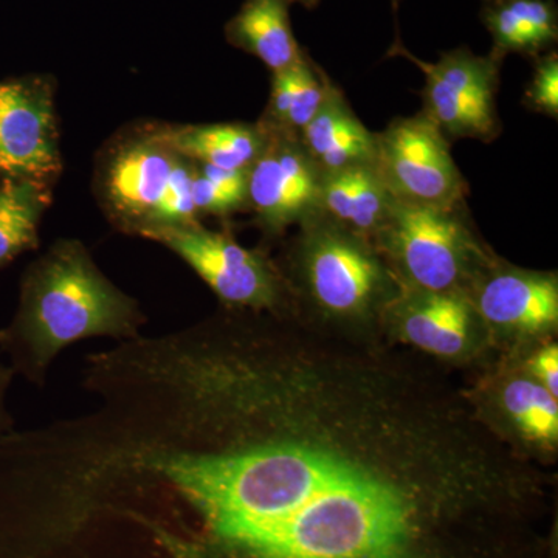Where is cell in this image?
Masks as SVG:
<instances>
[{
    "mask_svg": "<svg viewBox=\"0 0 558 558\" xmlns=\"http://www.w3.org/2000/svg\"><path fill=\"white\" fill-rule=\"evenodd\" d=\"M156 349L175 435L117 475L163 484L236 558H433L429 526L538 494L542 473L469 392L379 339L233 311Z\"/></svg>",
    "mask_w": 558,
    "mask_h": 558,
    "instance_id": "6da1fadb",
    "label": "cell"
},
{
    "mask_svg": "<svg viewBox=\"0 0 558 558\" xmlns=\"http://www.w3.org/2000/svg\"><path fill=\"white\" fill-rule=\"evenodd\" d=\"M143 315L76 240H60L32 264L22 279L20 310L3 329V347L31 377L75 341L92 337L137 339Z\"/></svg>",
    "mask_w": 558,
    "mask_h": 558,
    "instance_id": "7a4b0ae2",
    "label": "cell"
},
{
    "mask_svg": "<svg viewBox=\"0 0 558 558\" xmlns=\"http://www.w3.org/2000/svg\"><path fill=\"white\" fill-rule=\"evenodd\" d=\"M279 269L296 317L359 339L381 337L402 290L373 242L322 215L299 227Z\"/></svg>",
    "mask_w": 558,
    "mask_h": 558,
    "instance_id": "3957f363",
    "label": "cell"
},
{
    "mask_svg": "<svg viewBox=\"0 0 558 558\" xmlns=\"http://www.w3.org/2000/svg\"><path fill=\"white\" fill-rule=\"evenodd\" d=\"M165 126L128 124L95 159V197L123 233L153 240L161 231L201 222L193 201L194 161L172 148Z\"/></svg>",
    "mask_w": 558,
    "mask_h": 558,
    "instance_id": "277c9868",
    "label": "cell"
},
{
    "mask_svg": "<svg viewBox=\"0 0 558 558\" xmlns=\"http://www.w3.org/2000/svg\"><path fill=\"white\" fill-rule=\"evenodd\" d=\"M405 288L468 290L495 253L481 240L468 204L395 201L373 240Z\"/></svg>",
    "mask_w": 558,
    "mask_h": 558,
    "instance_id": "5b68a950",
    "label": "cell"
},
{
    "mask_svg": "<svg viewBox=\"0 0 558 558\" xmlns=\"http://www.w3.org/2000/svg\"><path fill=\"white\" fill-rule=\"evenodd\" d=\"M160 242L199 275L226 310L292 314V300L281 269L263 250L242 247L227 231L201 222L161 231Z\"/></svg>",
    "mask_w": 558,
    "mask_h": 558,
    "instance_id": "8992f818",
    "label": "cell"
},
{
    "mask_svg": "<svg viewBox=\"0 0 558 558\" xmlns=\"http://www.w3.org/2000/svg\"><path fill=\"white\" fill-rule=\"evenodd\" d=\"M405 57L424 72V112L450 140L473 138L490 143L501 134L497 92L501 58L495 53L478 57L468 46L444 51L438 62H425L411 54L399 39L389 50Z\"/></svg>",
    "mask_w": 558,
    "mask_h": 558,
    "instance_id": "52a82bcc",
    "label": "cell"
},
{
    "mask_svg": "<svg viewBox=\"0 0 558 558\" xmlns=\"http://www.w3.org/2000/svg\"><path fill=\"white\" fill-rule=\"evenodd\" d=\"M451 142L418 112L398 117L376 134V168L398 201L468 204L469 183L451 156Z\"/></svg>",
    "mask_w": 558,
    "mask_h": 558,
    "instance_id": "ba28073f",
    "label": "cell"
},
{
    "mask_svg": "<svg viewBox=\"0 0 558 558\" xmlns=\"http://www.w3.org/2000/svg\"><path fill=\"white\" fill-rule=\"evenodd\" d=\"M488 341L520 344L553 340L558 328V278L521 269L494 256L465 290Z\"/></svg>",
    "mask_w": 558,
    "mask_h": 558,
    "instance_id": "9c48e42d",
    "label": "cell"
},
{
    "mask_svg": "<svg viewBox=\"0 0 558 558\" xmlns=\"http://www.w3.org/2000/svg\"><path fill=\"white\" fill-rule=\"evenodd\" d=\"M54 81H0V174L53 186L62 171Z\"/></svg>",
    "mask_w": 558,
    "mask_h": 558,
    "instance_id": "30bf717a",
    "label": "cell"
},
{
    "mask_svg": "<svg viewBox=\"0 0 558 558\" xmlns=\"http://www.w3.org/2000/svg\"><path fill=\"white\" fill-rule=\"evenodd\" d=\"M323 172L307 156L300 137L269 134V142L248 170L247 209L269 238L322 215Z\"/></svg>",
    "mask_w": 558,
    "mask_h": 558,
    "instance_id": "8fae6325",
    "label": "cell"
},
{
    "mask_svg": "<svg viewBox=\"0 0 558 558\" xmlns=\"http://www.w3.org/2000/svg\"><path fill=\"white\" fill-rule=\"evenodd\" d=\"M384 333L435 359L465 360L488 341L464 290L433 292L402 286L384 319Z\"/></svg>",
    "mask_w": 558,
    "mask_h": 558,
    "instance_id": "7c38bea8",
    "label": "cell"
},
{
    "mask_svg": "<svg viewBox=\"0 0 558 558\" xmlns=\"http://www.w3.org/2000/svg\"><path fill=\"white\" fill-rule=\"evenodd\" d=\"M300 142L323 174L376 163V132L362 123L337 84L301 132Z\"/></svg>",
    "mask_w": 558,
    "mask_h": 558,
    "instance_id": "4fadbf2b",
    "label": "cell"
},
{
    "mask_svg": "<svg viewBox=\"0 0 558 558\" xmlns=\"http://www.w3.org/2000/svg\"><path fill=\"white\" fill-rule=\"evenodd\" d=\"M495 388V409L505 428L499 435L517 450L531 449L553 453L558 444L557 398L539 385L527 371L520 368L502 374ZM521 451V450H520ZM523 453V451H521Z\"/></svg>",
    "mask_w": 558,
    "mask_h": 558,
    "instance_id": "5bb4252c",
    "label": "cell"
},
{
    "mask_svg": "<svg viewBox=\"0 0 558 558\" xmlns=\"http://www.w3.org/2000/svg\"><path fill=\"white\" fill-rule=\"evenodd\" d=\"M396 197L376 165L328 172L322 179V216L373 242Z\"/></svg>",
    "mask_w": 558,
    "mask_h": 558,
    "instance_id": "9a60e30c",
    "label": "cell"
},
{
    "mask_svg": "<svg viewBox=\"0 0 558 558\" xmlns=\"http://www.w3.org/2000/svg\"><path fill=\"white\" fill-rule=\"evenodd\" d=\"M288 0H244L226 24V39L258 58L271 73L288 69L304 53L290 22Z\"/></svg>",
    "mask_w": 558,
    "mask_h": 558,
    "instance_id": "2e32d148",
    "label": "cell"
},
{
    "mask_svg": "<svg viewBox=\"0 0 558 558\" xmlns=\"http://www.w3.org/2000/svg\"><path fill=\"white\" fill-rule=\"evenodd\" d=\"M481 17L494 40L492 53L501 60L510 53L535 60L558 40L554 0H486Z\"/></svg>",
    "mask_w": 558,
    "mask_h": 558,
    "instance_id": "e0dca14e",
    "label": "cell"
},
{
    "mask_svg": "<svg viewBox=\"0 0 558 558\" xmlns=\"http://www.w3.org/2000/svg\"><path fill=\"white\" fill-rule=\"evenodd\" d=\"M332 87L328 73L304 50L299 61L271 73L269 102L256 123L267 134L300 137Z\"/></svg>",
    "mask_w": 558,
    "mask_h": 558,
    "instance_id": "ac0fdd59",
    "label": "cell"
},
{
    "mask_svg": "<svg viewBox=\"0 0 558 558\" xmlns=\"http://www.w3.org/2000/svg\"><path fill=\"white\" fill-rule=\"evenodd\" d=\"M172 148L196 163L220 170L248 171L260 156L269 134L258 123L167 124Z\"/></svg>",
    "mask_w": 558,
    "mask_h": 558,
    "instance_id": "d6986e66",
    "label": "cell"
},
{
    "mask_svg": "<svg viewBox=\"0 0 558 558\" xmlns=\"http://www.w3.org/2000/svg\"><path fill=\"white\" fill-rule=\"evenodd\" d=\"M53 186L33 180L0 182V269L27 250L38 247L39 226L50 207Z\"/></svg>",
    "mask_w": 558,
    "mask_h": 558,
    "instance_id": "ffe728a7",
    "label": "cell"
},
{
    "mask_svg": "<svg viewBox=\"0 0 558 558\" xmlns=\"http://www.w3.org/2000/svg\"><path fill=\"white\" fill-rule=\"evenodd\" d=\"M193 201L197 215L227 218L245 211L248 171L220 170L194 161Z\"/></svg>",
    "mask_w": 558,
    "mask_h": 558,
    "instance_id": "44dd1931",
    "label": "cell"
},
{
    "mask_svg": "<svg viewBox=\"0 0 558 558\" xmlns=\"http://www.w3.org/2000/svg\"><path fill=\"white\" fill-rule=\"evenodd\" d=\"M534 75L524 92L523 105L527 110L549 119L558 117V54L550 50L535 58Z\"/></svg>",
    "mask_w": 558,
    "mask_h": 558,
    "instance_id": "7402d4cb",
    "label": "cell"
},
{
    "mask_svg": "<svg viewBox=\"0 0 558 558\" xmlns=\"http://www.w3.org/2000/svg\"><path fill=\"white\" fill-rule=\"evenodd\" d=\"M529 376L534 377L554 398L558 399V348L553 340L539 343L523 366Z\"/></svg>",
    "mask_w": 558,
    "mask_h": 558,
    "instance_id": "603a6c76",
    "label": "cell"
},
{
    "mask_svg": "<svg viewBox=\"0 0 558 558\" xmlns=\"http://www.w3.org/2000/svg\"><path fill=\"white\" fill-rule=\"evenodd\" d=\"M10 380V371L0 365V410H2L3 395Z\"/></svg>",
    "mask_w": 558,
    "mask_h": 558,
    "instance_id": "cb8c5ba5",
    "label": "cell"
},
{
    "mask_svg": "<svg viewBox=\"0 0 558 558\" xmlns=\"http://www.w3.org/2000/svg\"><path fill=\"white\" fill-rule=\"evenodd\" d=\"M288 2L290 5H292V3H299V5L306 7L307 10H314L322 0H288ZM392 3H395V9H398V0H392Z\"/></svg>",
    "mask_w": 558,
    "mask_h": 558,
    "instance_id": "d4e9b609",
    "label": "cell"
},
{
    "mask_svg": "<svg viewBox=\"0 0 558 558\" xmlns=\"http://www.w3.org/2000/svg\"><path fill=\"white\" fill-rule=\"evenodd\" d=\"M2 339H3V330H0V343H2Z\"/></svg>",
    "mask_w": 558,
    "mask_h": 558,
    "instance_id": "484cf974",
    "label": "cell"
},
{
    "mask_svg": "<svg viewBox=\"0 0 558 558\" xmlns=\"http://www.w3.org/2000/svg\"><path fill=\"white\" fill-rule=\"evenodd\" d=\"M2 179H3V175H2V174H0V182H2Z\"/></svg>",
    "mask_w": 558,
    "mask_h": 558,
    "instance_id": "4316f807",
    "label": "cell"
}]
</instances>
